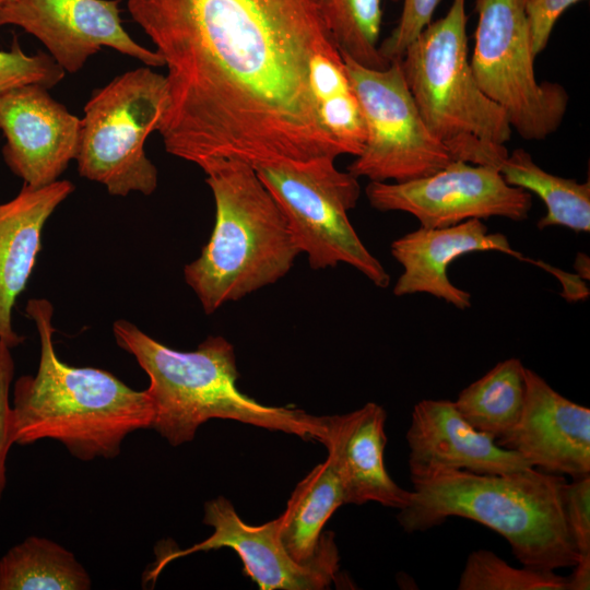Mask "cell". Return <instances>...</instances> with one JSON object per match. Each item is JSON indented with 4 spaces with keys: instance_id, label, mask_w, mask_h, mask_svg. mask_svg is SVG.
I'll use <instances>...</instances> for the list:
<instances>
[{
    "instance_id": "6da1fadb",
    "label": "cell",
    "mask_w": 590,
    "mask_h": 590,
    "mask_svg": "<svg viewBox=\"0 0 590 590\" xmlns=\"http://www.w3.org/2000/svg\"><path fill=\"white\" fill-rule=\"evenodd\" d=\"M167 69L158 128L167 153L200 168L335 160L310 87L338 52L323 0H128Z\"/></svg>"
},
{
    "instance_id": "7a4b0ae2",
    "label": "cell",
    "mask_w": 590,
    "mask_h": 590,
    "mask_svg": "<svg viewBox=\"0 0 590 590\" xmlns=\"http://www.w3.org/2000/svg\"><path fill=\"white\" fill-rule=\"evenodd\" d=\"M25 311L37 328L40 356L36 374L20 377L13 387V444L48 438L83 461L117 457L129 434L151 427L146 390H133L109 371L62 362L54 346L49 300L32 298Z\"/></svg>"
},
{
    "instance_id": "3957f363",
    "label": "cell",
    "mask_w": 590,
    "mask_h": 590,
    "mask_svg": "<svg viewBox=\"0 0 590 590\" xmlns=\"http://www.w3.org/2000/svg\"><path fill=\"white\" fill-rule=\"evenodd\" d=\"M566 479L527 468L503 474L467 470L439 473L413 484L398 521L405 532L426 531L450 517L476 521L504 536L522 566L573 567L579 554L563 510Z\"/></svg>"
},
{
    "instance_id": "277c9868",
    "label": "cell",
    "mask_w": 590,
    "mask_h": 590,
    "mask_svg": "<svg viewBox=\"0 0 590 590\" xmlns=\"http://www.w3.org/2000/svg\"><path fill=\"white\" fill-rule=\"evenodd\" d=\"M113 332L119 347L148 374L153 408L151 427L176 447L193 439L212 418L234 420L270 430L318 440L322 416L303 410L262 404L237 388L234 346L223 337H208L194 351L170 349L127 320Z\"/></svg>"
},
{
    "instance_id": "5b68a950",
    "label": "cell",
    "mask_w": 590,
    "mask_h": 590,
    "mask_svg": "<svg viewBox=\"0 0 590 590\" xmlns=\"http://www.w3.org/2000/svg\"><path fill=\"white\" fill-rule=\"evenodd\" d=\"M215 222L186 283L206 315L285 276L300 252L281 208L247 163L214 161L201 168Z\"/></svg>"
},
{
    "instance_id": "8992f818",
    "label": "cell",
    "mask_w": 590,
    "mask_h": 590,
    "mask_svg": "<svg viewBox=\"0 0 590 590\" xmlns=\"http://www.w3.org/2000/svg\"><path fill=\"white\" fill-rule=\"evenodd\" d=\"M467 22L465 0H452L446 15L409 45L400 64L424 122L452 158L498 169L512 129L475 80Z\"/></svg>"
},
{
    "instance_id": "52a82bcc",
    "label": "cell",
    "mask_w": 590,
    "mask_h": 590,
    "mask_svg": "<svg viewBox=\"0 0 590 590\" xmlns=\"http://www.w3.org/2000/svg\"><path fill=\"white\" fill-rule=\"evenodd\" d=\"M167 105L166 76L151 67L127 71L94 90L81 118L79 175L113 196L153 193L157 169L144 144L158 130Z\"/></svg>"
},
{
    "instance_id": "ba28073f",
    "label": "cell",
    "mask_w": 590,
    "mask_h": 590,
    "mask_svg": "<svg viewBox=\"0 0 590 590\" xmlns=\"http://www.w3.org/2000/svg\"><path fill=\"white\" fill-rule=\"evenodd\" d=\"M333 158L255 167L284 213L300 252L314 270L345 263L385 288L390 275L353 228L349 211L361 194L358 178L341 172Z\"/></svg>"
},
{
    "instance_id": "9c48e42d",
    "label": "cell",
    "mask_w": 590,
    "mask_h": 590,
    "mask_svg": "<svg viewBox=\"0 0 590 590\" xmlns=\"http://www.w3.org/2000/svg\"><path fill=\"white\" fill-rule=\"evenodd\" d=\"M526 1L475 0L470 64L481 90L503 108L511 129L526 140H542L559 128L569 97L560 84L535 78Z\"/></svg>"
},
{
    "instance_id": "30bf717a",
    "label": "cell",
    "mask_w": 590,
    "mask_h": 590,
    "mask_svg": "<svg viewBox=\"0 0 590 590\" xmlns=\"http://www.w3.org/2000/svg\"><path fill=\"white\" fill-rule=\"evenodd\" d=\"M341 56L366 125L364 148L349 173L369 181L403 182L432 175L455 161L424 122L400 60L371 69Z\"/></svg>"
},
{
    "instance_id": "8fae6325",
    "label": "cell",
    "mask_w": 590,
    "mask_h": 590,
    "mask_svg": "<svg viewBox=\"0 0 590 590\" xmlns=\"http://www.w3.org/2000/svg\"><path fill=\"white\" fill-rule=\"evenodd\" d=\"M365 192L374 209L410 213L429 228L493 216L523 221L532 206L531 193L508 185L496 167L462 161L418 179L369 181Z\"/></svg>"
},
{
    "instance_id": "7c38bea8",
    "label": "cell",
    "mask_w": 590,
    "mask_h": 590,
    "mask_svg": "<svg viewBox=\"0 0 590 590\" xmlns=\"http://www.w3.org/2000/svg\"><path fill=\"white\" fill-rule=\"evenodd\" d=\"M203 522L213 528V533L188 548L158 554L145 581H154L175 559L222 547H229L238 554L244 574L261 590H320L328 588L337 578L340 557L334 534L312 562L302 564L294 560L282 545L275 519L259 526L246 523L224 497L204 504Z\"/></svg>"
},
{
    "instance_id": "4fadbf2b",
    "label": "cell",
    "mask_w": 590,
    "mask_h": 590,
    "mask_svg": "<svg viewBox=\"0 0 590 590\" xmlns=\"http://www.w3.org/2000/svg\"><path fill=\"white\" fill-rule=\"evenodd\" d=\"M119 0H14L0 8V26L14 25L36 37L66 72L80 71L103 47L162 67L155 50L138 44L125 30Z\"/></svg>"
},
{
    "instance_id": "5bb4252c",
    "label": "cell",
    "mask_w": 590,
    "mask_h": 590,
    "mask_svg": "<svg viewBox=\"0 0 590 590\" xmlns=\"http://www.w3.org/2000/svg\"><path fill=\"white\" fill-rule=\"evenodd\" d=\"M2 154L24 184L39 188L58 180L75 160L81 118L51 97L48 88L27 84L0 95Z\"/></svg>"
},
{
    "instance_id": "9a60e30c",
    "label": "cell",
    "mask_w": 590,
    "mask_h": 590,
    "mask_svg": "<svg viewBox=\"0 0 590 590\" xmlns=\"http://www.w3.org/2000/svg\"><path fill=\"white\" fill-rule=\"evenodd\" d=\"M521 416L509 434L496 440L533 468L571 479L590 474V410L575 403L526 367Z\"/></svg>"
},
{
    "instance_id": "2e32d148",
    "label": "cell",
    "mask_w": 590,
    "mask_h": 590,
    "mask_svg": "<svg viewBox=\"0 0 590 590\" xmlns=\"http://www.w3.org/2000/svg\"><path fill=\"white\" fill-rule=\"evenodd\" d=\"M406 441L412 483L456 470L503 474L533 468L522 456L471 426L450 400L417 402Z\"/></svg>"
},
{
    "instance_id": "e0dca14e",
    "label": "cell",
    "mask_w": 590,
    "mask_h": 590,
    "mask_svg": "<svg viewBox=\"0 0 590 590\" xmlns=\"http://www.w3.org/2000/svg\"><path fill=\"white\" fill-rule=\"evenodd\" d=\"M477 251H498L523 259L505 235L488 233L479 219L448 227L421 226L391 243V256L403 268L392 292L396 296L426 293L458 309L470 308L471 293L451 283L448 267L457 258Z\"/></svg>"
},
{
    "instance_id": "ac0fdd59",
    "label": "cell",
    "mask_w": 590,
    "mask_h": 590,
    "mask_svg": "<svg viewBox=\"0 0 590 590\" xmlns=\"http://www.w3.org/2000/svg\"><path fill=\"white\" fill-rule=\"evenodd\" d=\"M386 411L377 403L340 415L322 416L320 442L338 474L345 504L376 502L402 509L411 491L400 487L385 465Z\"/></svg>"
},
{
    "instance_id": "d6986e66",
    "label": "cell",
    "mask_w": 590,
    "mask_h": 590,
    "mask_svg": "<svg viewBox=\"0 0 590 590\" xmlns=\"http://www.w3.org/2000/svg\"><path fill=\"white\" fill-rule=\"evenodd\" d=\"M73 191L69 180L39 188L23 184L13 199L0 203V341L10 349L24 341L13 329L12 310L42 249L43 228Z\"/></svg>"
},
{
    "instance_id": "ffe728a7",
    "label": "cell",
    "mask_w": 590,
    "mask_h": 590,
    "mask_svg": "<svg viewBox=\"0 0 590 590\" xmlns=\"http://www.w3.org/2000/svg\"><path fill=\"white\" fill-rule=\"evenodd\" d=\"M344 494L331 462L315 467L295 487L275 520L279 539L297 563L312 562L332 532H322L332 514L344 505Z\"/></svg>"
},
{
    "instance_id": "44dd1931",
    "label": "cell",
    "mask_w": 590,
    "mask_h": 590,
    "mask_svg": "<svg viewBox=\"0 0 590 590\" xmlns=\"http://www.w3.org/2000/svg\"><path fill=\"white\" fill-rule=\"evenodd\" d=\"M526 367L516 357L497 363L470 384L453 404L475 429L500 439L517 425L524 405Z\"/></svg>"
},
{
    "instance_id": "7402d4cb",
    "label": "cell",
    "mask_w": 590,
    "mask_h": 590,
    "mask_svg": "<svg viewBox=\"0 0 590 590\" xmlns=\"http://www.w3.org/2000/svg\"><path fill=\"white\" fill-rule=\"evenodd\" d=\"M505 181L535 193L546 214L538 222L544 229L564 226L574 232H590V182L553 175L541 168L523 149L514 150L498 167Z\"/></svg>"
},
{
    "instance_id": "603a6c76",
    "label": "cell",
    "mask_w": 590,
    "mask_h": 590,
    "mask_svg": "<svg viewBox=\"0 0 590 590\" xmlns=\"http://www.w3.org/2000/svg\"><path fill=\"white\" fill-rule=\"evenodd\" d=\"M92 581L60 544L30 536L0 559V590H87Z\"/></svg>"
},
{
    "instance_id": "cb8c5ba5",
    "label": "cell",
    "mask_w": 590,
    "mask_h": 590,
    "mask_svg": "<svg viewBox=\"0 0 590 590\" xmlns=\"http://www.w3.org/2000/svg\"><path fill=\"white\" fill-rule=\"evenodd\" d=\"M309 79L323 129L342 155L357 156L365 144L366 125L340 51L316 55Z\"/></svg>"
},
{
    "instance_id": "d4e9b609",
    "label": "cell",
    "mask_w": 590,
    "mask_h": 590,
    "mask_svg": "<svg viewBox=\"0 0 590 590\" xmlns=\"http://www.w3.org/2000/svg\"><path fill=\"white\" fill-rule=\"evenodd\" d=\"M323 10L340 54L366 68L385 69L390 64L378 47L381 0H323Z\"/></svg>"
},
{
    "instance_id": "484cf974",
    "label": "cell",
    "mask_w": 590,
    "mask_h": 590,
    "mask_svg": "<svg viewBox=\"0 0 590 590\" xmlns=\"http://www.w3.org/2000/svg\"><path fill=\"white\" fill-rule=\"evenodd\" d=\"M459 590H567V577L554 570L516 568L488 550L470 553Z\"/></svg>"
},
{
    "instance_id": "4316f807",
    "label": "cell",
    "mask_w": 590,
    "mask_h": 590,
    "mask_svg": "<svg viewBox=\"0 0 590 590\" xmlns=\"http://www.w3.org/2000/svg\"><path fill=\"white\" fill-rule=\"evenodd\" d=\"M64 75L49 55L44 51L26 55L16 38L9 50H0V95L27 84H39L49 90Z\"/></svg>"
},
{
    "instance_id": "83f0119b",
    "label": "cell",
    "mask_w": 590,
    "mask_h": 590,
    "mask_svg": "<svg viewBox=\"0 0 590 590\" xmlns=\"http://www.w3.org/2000/svg\"><path fill=\"white\" fill-rule=\"evenodd\" d=\"M398 1V0H393ZM400 20L392 33L379 47L381 56L388 61L400 60L422 31L432 22L439 0H402Z\"/></svg>"
},
{
    "instance_id": "f1b7e54d",
    "label": "cell",
    "mask_w": 590,
    "mask_h": 590,
    "mask_svg": "<svg viewBox=\"0 0 590 590\" xmlns=\"http://www.w3.org/2000/svg\"><path fill=\"white\" fill-rule=\"evenodd\" d=\"M563 487L565 521L579 556L590 555V474L571 479Z\"/></svg>"
},
{
    "instance_id": "f546056e",
    "label": "cell",
    "mask_w": 590,
    "mask_h": 590,
    "mask_svg": "<svg viewBox=\"0 0 590 590\" xmlns=\"http://www.w3.org/2000/svg\"><path fill=\"white\" fill-rule=\"evenodd\" d=\"M583 0H527L526 15L533 55L542 52L559 16L573 4Z\"/></svg>"
},
{
    "instance_id": "4dcf8cb0",
    "label": "cell",
    "mask_w": 590,
    "mask_h": 590,
    "mask_svg": "<svg viewBox=\"0 0 590 590\" xmlns=\"http://www.w3.org/2000/svg\"><path fill=\"white\" fill-rule=\"evenodd\" d=\"M14 359L11 349L0 341V500L5 487V461L13 445L11 435L10 388L14 377Z\"/></svg>"
},
{
    "instance_id": "1f68e13d",
    "label": "cell",
    "mask_w": 590,
    "mask_h": 590,
    "mask_svg": "<svg viewBox=\"0 0 590 590\" xmlns=\"http://www.w3.org/2000/svg\"><path fill=\"white\" fill-rule=\"evenodd\" d=\"M573 573L567 576V590H589L590 588V555L579 556L571 567Z\"/></svg>"
},
{
    "instance_id": "d6a6232c",
    "label": "cell",
    "mask_w": 590,
    "mask_h": 590,
    "mask_svg": "<svg viewBox=\"0 0 590 590\" xmlns=\"http://www.w3.org/2000/svg\"><path fill=\"white\" fill-rule=\"evenodd\" d=\"M14 0H0V8L7 5L8 3L12 2Z\"/></svg>"
}]
</instances>
